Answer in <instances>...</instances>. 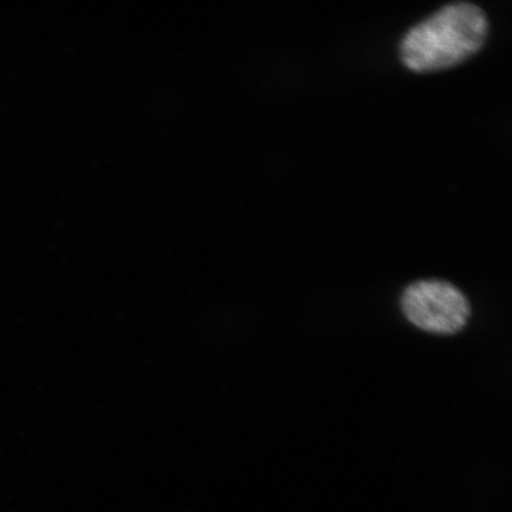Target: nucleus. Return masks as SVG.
<instances>
[{
	"mask_svg": "<svg viewBox=\"0 0 512 512\" xmlns=\"http://www.w3.org/2000/svg\"><path fill=\"white\" fill-rule=\"evenodd\" d=\"M401 309L409 322L435 335L457 334L471 313L464 293L441 280H420L409 285L402 294Z\"/></svg>",
	"mask_w": 512,
	"mask_h": 512,
	"instance_id": "nucleus-2",
	"label": "nucleus"
},
{
	"mask_svg": "<svg viewBox=\"0 0 512 512\" xmlns=\"http://www.w3.org/2000/svg\"><path fill=\"white\" fill-rule=\"evenodd\" d=\"M488 29V19L479 6L465 2L445 5L403 37L402 62L416 73L456 66L482 48Z\"/></svg>",
	"mask_w": 512,
	"mask_h": 512,
	"instance_id": "nucleus-1",
	"label": "nucleus"
}]
</instances>
